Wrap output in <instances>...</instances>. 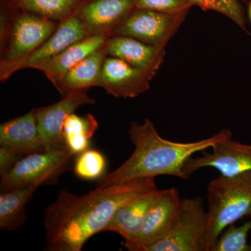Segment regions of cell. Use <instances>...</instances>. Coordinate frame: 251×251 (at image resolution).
<instances>
[{
    "mask_svg": "<svg viewBox=\"0 0 251 251\" xmlns=\"http://www.w3.org/2000/svg\"><path fill=\"white\" fill-rule=\"evenodd\" d=\"M157 189L155 178L133 180L75 196L59 193L44 213L46 250L80 251L86 242L104 232L117 209L141 193Z\"/></svg>",
    "mask_w": 251,
    "mask_h": 251,
    "instance_id": "obj_1",
    "label": "cell"
},
{
    "mask_svg": "<svg viewBox=\"0 0 251 251\" xmlns=\"http://www.w3.org/2000/svg\"><path fill=\"white\" fill-rule=\"evenodd\" d=\"M128 133L135 146L134 151L116 170L99 179V187L158 176L188 179L184 171L185 163L188 158L194 153L202 152L219 142L233 137L232 130L226 128L198 141H171L162 138L149 119H145L142 124L132 122Z\"/></svg>",
    "mask_w": 251,
    "mask_h": 251,
    "instance_id": "obj_2",
    "label": "cell"
},
{
    "mask_svg": "<svg viewBox=\"0 0 251 251\" xmlns=\"http://www.w3.org/2000/svg\"><path fill=\"white\" fill-rule=\"evenodd\" d=\"M207 224L202 251H210L229 225L251 213V171L234 176L220 174L206 187Z\"/></svg>",
    "mask_w": 251,
    "mask_h": 251,
    "instance_id": "obj_3",
    "label": "cell"
},
{
    "mask_svg": "<svg viewBox=\"0 0 251 251\" xmlns=\"http://www.w3.org/2000/svg\"><path fill=\"white\" fill-rule=\"evenodd\" d=\"M59 23L23 11L9 25H1V40L6 46L0 63L1 80H6L19 71L28 57L52 35Z\"/></svg>",
    "mask_w": 251,
    "mask_h": 251,
    "instance_id": "obj_4",
    "label": "cell"
},
{
    "mask_svg": "<svg viewBox=\"0 0 251 251\" xmlns=\"http://www.w3.org/2000/svg\"><path fill=\"white\" fill-rule=\"evenodd\" d=\"M207 211L201 197L181 199L179 212L169 232L144 251H202Z\"/></svg>",
    "mask_w": 251,
    "mask_h": 251,
    "instance_id": "obj_5",
    "label": "cell"
},
{
    "mask_svg": "<svg viewBox=\"0 0 251 251\" xmlns=\"http://www.w3.org/2000/svg\"><path fill=\"white\" fill-rule=\"evenodd\" d=\"M74 156L67 148L27 155L1 176V191L48 182L59 176Z\"/></svg>",
    "mask_w": 251,
    "mask_h": 251,
    "instance_id": "obj_6",
    "label": "cell"
},
{
    "mask_svg": "<svg viewBox=\"0 0 251 251\" xmlns=\"http://www.w3.org/2000/svg\"><path fill=\"white\" fill-rule=\"evenodd\" d=\"M187 14L169 15L135 9L112 29L111 36H129L149 45L166 47Z\"/></svg>",
    "mask_w": 251,
    "mask_h": 251,
    "instance_id": "obj_7",
    "label": "cell"
},
{
    "mask_svg": "<svg viewBox=\"0 0 251 251\" xmlns=\"http://www.w3.org/2000/svg\"><path fill=\"white\" fill-rule=\"evenodd\" d=\"M211 152L191 156L185 163L184 171L188 178L204 168L217 170L220 174L234 176L251 171V144L241 143L229 138L216 144Z\"/></svg>",
    "mask_w": 251,
    "mask_h": 251,
    "instance_id": "obj_8",
    "label": "cell"
},
{
    "mask_svg": "<svg viewBox=\"0 0 251 251\" xmlns=\"http://www.w3.org/2000/svg\"><path fill=\"white\" fill-rule=\"evenodd\" d=\"M95 103L86 90L72 91L57 103L36 108L38 128L46 151L66 148L62 133L66 119L80 107Z\"/></svg>",
    "mask_w": 251,
    "mask_h": 251,
    "instance_id": "obj_9",
    "label": "cell"
},
{
    "mask_svg": "<svg viewBox=\"0 0 251 251\" xmlns=\"http://www.w3.org/2000/svg\"><path fill=\"white\" fill-rule=\"evenodd\" d=\"M181 202L176 188L162 190L149 209L139 234L125 247L130 251H144L145 248L164 237L174 224Z\"/></svg>",
    "mask_w": 251,
    "mask_h": 251,
    "instance_id": "obj_10",
    "label": "cell"
},
{
    "mask_svg": "<svg viewBox=\"0 0 251 251\" xmlns=\"http://www.w3.org/2000/svg\"><path fill=\"white\" fill-rule=\"evenodd\" d=\"M153 77L121 59L107 56L98 87L117 98L133 99L150 90Z\"/></svg>",
    "mask_w": 251,
    "mask_h": 251,
    "instance_id": "obj_11",
    "label": "cell"
},
{
    "mask_svg": "<svg viewBox=\"0 0 251 251\" xmlns=\"http://www.w3.org/2000/svg\"><path fill=\"white\" fill-rule=\"evenodd\" d=\"M108 56L117 57L154 77L166 54V47L145 44L129 36H112L105 44Z\"/></svg>",
    "mask_w": 251,
    "mask_h": 251,
    "instance_id": "obj_12",
    "label": "cell"
},
{
    "mask_svg": "<svg viewBox=\"0 0 251 251\" xmlns=\"http://www.w3.org/2000/svg\"><path fill=\"white\" fill-rule=\"evenodd\" d=\"M135 9V0H92L80 6L77 17L89 36L110 31Z\"/></svg>",
    "mask_w": 251,
    "mask_h": 251,
    "instance_id": "obj_13",
    "label": "cell"
},
{
    "mask_svg": "<svg viewBox=\"0 0 251 251\" xmlns=\"http://www.w3.org/2000/svg\"><path fill=\"white\" fill-rule=\"evenodd\" d=\"M110 36V31L89 36L83 40L69 46L57 55L36 64L33 69L44 73L55 86L73 67L104 47Z\"/></svg>",
    "mask_w": 251,
    "mask_h": 251,
    "instance_id": "obj_14",
    "label": "cell"
},
{
    "mask_svg": "<svg viewBox=\"0 0 251 251\" xmlns=\"http://www.w3.org/2000/svg\"><path fill=\"white\" fill-rule=\"evenodd\" d=\"M0 145L23 156L46 151L39 134L35 109L1 124Z\"/></svg>",
    "mask_w": 251,
    "mask_h": 251,
    "instance_id": "obj_15",
    "label": "cell"
},
{
    "mask_svg": "<svg viewBox=\"0 0 251 251\" xmlns=\"http://www.w3.org/2000/svg\"><path fill=\"white\" fill-rule=\"evenodd\" d=\"M162 190L155 189L138 195L120 206L104 232H115L125 240V245L135 240L148 214Z\"/></svg>",
    "mask_w": 251,
    "mask_h": 251,
    "instance_id": "obj_16",
    "label": "cell"
},
{
    "mask_svg": "<svg viewBox=\"0 0 251 251\" xmlns=\"http://www.w3.org/2000/svg\"><path fill=\"white\" fill-rule=\"evenodd\" d=\"M88 36L83 23L75 13L59 22L58 27L52 35L28 57L21 66L20 70L33 69L36 64L57 55L69 46Z\"/></svg>",
    "mask_w": 251,
    "mask_h": 251,
    "instance_id": "obj_17",
    "label": "cell"
},
{
    "mask_svg": "<svg viewBox=\"0 0 251 251\" xmlns=\"http://www.w3.org/2000/svg\"><path fill=\"white\" fill-rule=\"evenodd\" d=\"M107 56L105 45L73 67L54 87L62 96L72 91L98 87L102 67Z\"/></svg>",
    "mask_w": 251,
    "mask_h": 251,
    "instance_id": "obj_18",
    "label": "cell"
},
{
    "mask_svg": "<svg viewBox=\"0 0 251 251\" xmlns=\"http://www.w3.org/2000/svg\"><path fill=\"white\" fill-rule=\"evenodd\" d=\"M40 184L1 191L0 195V228L13 231L25 220V206Z\"/></svg>",
    "mask_w": 251,
    "mask_h": 251,
    "instance_id": "obj_19",
    "label": "cell"
},
{
    "mask_svg": "<svg viewBox=\"0 0 251 251\" xmlns=\"http://www.w3.org/2000/svg\"><path fill=\"white\" fill-rule=\"evenodd\" d=\"M98 127V122L90 114L82 117L75 112L71 114L66 119L62 128L66 148L74 156L89 150L90 139Z\"/></svg>",
    "mask_w": 251,
    "mask_h": 251,
    "instance_id": "obj_20",
    "label": "cell"
},
{
    "mask_svg": "<svg viewBox=\"0 0 251 251\" xmlns=\"http://www.w3.org/2000/svg\"><path fill=\"white\" fill-rule=\"evenodd\" d=\"M80 0H10L18 9L61 22L76 13Z\"/></svg>",
    "mask_w": 251,
    "mask_h": 251,
    "instance_id": "obj_21",
    "label": "cell"
},
{
    "mask_svg": "<svg viewBox=\"0 0 251 251\" xmlns=\"http://www.w3.org/2000/svg\"><path fill=\"white\" fill-rule=\"evenodd\" d=\"M251 231V213L249 219L239 226L229 225L220 234L210 251H251L248 236Z\"/></svg>",
    "mask_w": 251,
    "mask_h": 251,
    "instance_id": "obj_22",
    "label": "cell"
},
{
    "mask_svg": "<svg viewBox=\"0 0 251 251\" xmlns=\"http://www.w3.org/2000/svg\"><path fill=\"white\" fill-rule=\"evenodd\" d=\"M106 161L100 151L87 150L78 155L74 166V173L77 177L84 180L99 179L103 176Z\"/></svg>",
    "mask_w": 251,
    "mask_h": 251,
    "instance_id": "obj_23",
    "label": "cell"
},
{
    "mask_svg": "<svg viewBox=\"0 0 251 251\" xmlns=\"http://www.w3.org/2000/svg\"><path fill=\"white\" fill-rule=\"evenodd\" d=\"M193 6L224 15L246 30L247 18L240 0H189Z\"/></svg>",
    "mask_w": 251,
    "mask_h": 251,
    "instance_id": "obj_24",
    "label": "cell"
},
{
    "mask_svg": "<svg viewBox=\"0 0 251 251\" xmlns=\"http://www.w3.org/2000/svg\"><path fill=\"white\" fill-rule=\"evenodd\" d=\"M193 6L189 0H135V9L169 15L188 13Z\"/></svg>",
    "mask_w": 251,
    "mask_h": 251,
    "instance_id": "obj_25",
    "label": "cell"
},
{
    "mask_svg": "<svg viewBox=\"0 0 251 251\" xmlns=\"http://www.w3.org/2000/svg\"><path fill=\"white\" fill-rule=\"evenodd\" d=\"M23 155L4 147L0 148V175L4 176L15 166Z\"/></svg>",
    "mask_w": 251,
    "mask_h": 251,
    "instance_id": "obj_26",
    "label": "cell"
},
{
    "mask_svg": "<svg viewBox=\"0 0 251 251\" xmlns=\"http://www.w3.org/2000/svg\"><path fill=\"white\" fill-rule=\"evenodd\" d=\"M248 16H249V21L251 23V1L248 5Z\"/></svg>",
    "mask_w": 251,
    "mask_h": 251,
    "instance_id": "obj_27",
    "label": "cell"
}]
</instances>
